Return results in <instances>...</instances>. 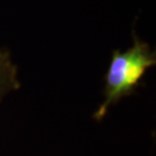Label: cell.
Returning <instances> with one entry per match:
<instances>
[{"label":"cell","instance_id":"6da1fadb","mask_svg":"<svg viewBox=\"0 0 156 156\" xmlns=\"http://www.w3.org/2000/svg\"><path fill=\"white\" fill-rule=\"evenodd\" d=\"M133 44L128 50H115L104 76L103 101L95 110L93 119L101 122L112 106L117 105L142 86L147 71L156 64V52L133 31Z\"/></svg>","mask_w":156,"mask_h":156},{"label":"cell","instance_id":"7a4b0ae2","mask_svg":"<svg viewBox=\"0 0 156 156\" xmlns=\"http://www.w3.org/2000/svg\"><path fill=\"white\" fill-rule=\"evenodd\" d=\"M21 87L17 79V67L12 62L9 51L0 48V104L5 96Z\"/></svg>","mask_w":156,"mask_h":156}]
</instances>
